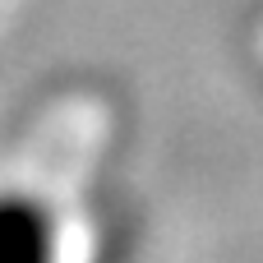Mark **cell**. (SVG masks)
Returning <instances> with one entry per match:
<instances>
[{"label":"cell","mask_w":263,"mask_h":263,"mask_svg":"<svg viewBox=\"0 0 263 263\" xmlns=\"http://www.w3.org/2000/svg\"><path fill=\"white\" fill-rule=\"evenodd\" d=\"M60 217L32 190H0V263H60Z\"/></svg>","instance_id":"obj_1"}]
</instances>
